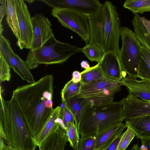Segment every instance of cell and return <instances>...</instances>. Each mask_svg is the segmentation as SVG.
Masks as SVG:
<instances>
[{
    "instance_id": "cell-7",
    "label": "cell",
    "mask_w": 150,
    "mask_h": 150,
    "mask_svg": "<svg viewBox=\"0 0 150 150\" xmlns=\"http://www.w3.org/2000/svg\"><path fill=\"white\" fill-rule=\"evenodd\" d=\"M51 15L58 20L63 26L77 33L87 44L91 36L87 16L74 10L69 8H52Z\"/></svg>"
},
{
    "instance_id": "cell-39",
    "label": "cell",
    "mask_w": 150,
    "mask_h": 150,
    "mask_svg": "<svg viewBox=\"0 0 150 150\" xmlns=\"http://www.w3.org/2000/svg\"><path fill=\"white\" fill-rule=\"evenodd\" d=\"M80 64L81 67L84 68L85 69H88L90 67L88 63L86 60L82 61Z\"/></svg>"
},
{
    "instance_id": "cell-34",
    "label": "cell",
    "mask_w": 150,
    "mask_h": 150,
    "mask_svg": "<svg viewBox=\"0 0 150 150\" xmlns=\"http://www.w3.org/2000/svg\"><path fill=\"white\" fill-rule=\"evenodd\" d=\"M7 0H0V28L3 29L1 22L4 16L7 13Z\"/></svg>"
},
{
    "instance_id": "cell-37",
    "label": "cell",
    "mask_w": 150,
    "mask_h": 150,
    "mask_svg": "<svg viewBox=\"0 0 150 150\" xmlns=\"http://www.w3.org/2000/svg\"><path fill=\"white\" fill-rule=\"evenodd\" d=\"M140 20L148 33L150 34V19H148L144 17L140 16Z\"/></svg>"
},
{
    "instance_id": "cell-23",
    "label": "cell",
    "mask_w": 150,
    "mask_h": 150,
    "mask_svg": "<svg viewBox=\"0 0 150 150\" xmlns=\"http://www.w3.org/2000/svg\"><path fill=\"white\" fill-rule=\"evenodd\" d=\"M139 14L134 15L132 21L135 36L141 44L145 45L150 50V34L146 30Z\"/></svg>"
},
{
    "instance_id": "cell-5",
    "label": "cell",
    "mask_w": 150,
    "mask_h": 150,
    "mask_svg": "<svg viewBox=\"0 0 150 150\" xmlns=\"http://www.w3.org/2000/svg\"><path fill=\"white\" fill-rule=\"evenodd\" d=\"M81 52V49L57 40L54 36L40 48L29 50L25 61L30 69L40 65L60 64L65 62L72 55Z\"/></svg>"
},
{
    "instance_id": "cell-3",
    "label": "cell",
    "mask_w": 150,
    "mask_h": 150,
    "mask_svg": "<svg viewBox=\"0 0 150 150\" xmlns=\"http://www.w3.org/2000/svg\"><path fill=\"white\" fill-rule=\"evenodd\" d=\"M0 137L17 150H35L37 147L13 99L4 98L0 93Z\"/></svg>"
},
{
    "instance_id": "cell-2",
    "label": "cell",
    "mask_w": 150,
    "mask_h": 150,
    "mask_svg": "<svg viewBox=\"0 0 150 150\" xmlns=\"http://www.w3.org/2000/svg\"><path fill=\"white\" fill-rule=\"evenodd\" d=\"M87 16L91 33L88 43L96 45L105 53L111 52L117 56L121 26L115 7L105 1L95 13Z\"/></svg>"
},
{
    "instance_id": "cell-20",
    "label": "cell",
    "mask_w": 150,
    "mask_h": 150,
    "mask_svg": "<svg viewBox=\"0 0 150 150\" xmlns=\"http://www.w3.org/2000/svg\"><path fill=\"white\" fill-rule=\"evenodd\" d=\"M67 142L65 131L60 127L45 141L39 150H65Z\"/></svg>"
},
{
    "instance_id": "cell-17",
    "label": "cell",
    "mask_w": 150,
    "mask_h": 150,
    "mask_svg": "<svg viewBox=\"0 0 150 150\" xmlns=\"http://www.w3.org/2000/svg\"><path fill=\"white\" fill-rule=\"evenodd\" d=\"M126 127L122 123L113 125L96 135L95 150H103L122 134Z\"/></svg>"
},
{
    "instance_id": "cell-41",
    "label": "cell",
    "mask_w": 150,
    "mask_h": 150,
    "mask_svg": "<svg viewBox=\"0 0 150 150\" xmlns=\"http://www.w3.org/2000/svg\"><path fill=\"white\" fill-rule=\"evenodd\" d=\"M129 150H139V147L137 144H134Z\"/></svg>"
},
{
    "instance_id": "cell-12",
    "label": "cell",
    "mask_w": 150,
    "mask_h": 150,
    "mask_svg": "<svg viewBox=\"0 0 150 150\" xmlns=\"http://www.w3.org/2000/svg\"><path fill=\"white\" fill-rule=\"evenodd\" d=\"M122 99L124 119L150 115V103L131 93Z\"/></svg>"
},
{
    "instance_id": "cell-29",
    "label": "cell",
    "mask_w": 150,
    "mask_h": 150,
    "mask_svg": "<svg viewBox=\"0 0 150 150\" xmlns=\"http://www.w3.org/2000/svg\"><path fill=\"white\" fill-rule=\"evenodd\" d=\"M65 132L70 146L73 150H78L79 142L77 140L75 123H69L67 126Z\"/></svg>"
},
{
    "instance_id": "cell-1",
    "label": "cell",
    "mask_w": 150,
    "mask_h": 150,
    "mask_svg": "<svg viewBox=\"0 0 150 150\" xmlns=\"http://www.w3.org/2000/svg\"><path fill=\"white\" fill-rule=\"evenodd\" d=\"M53 76L46 75L35 82L18 86L11 97L33 137L49 120L54 109Z\"/></svg>"
},
{
    "instance_id": "cell-27",
    "label": "cell",
    "mask_w": 150,
    "mask_h": 150,
    "mask_svg": "<svg viewBox=\"0 0 150 150\" xmlns=\"http://www.w3.org/2000/svg\"><path fill=\"white\" fill-rule=\"evenodd\" d=\"M81 85V82L74 83L71 79L64 85L61 91V94L62 102L79 95Z\"/></svg>"
},
{
    "instance_id": "cell-24",
    "label": "cell",
    "mask_w": 150,
    "mask_h": 150,
    "mask_svg": "<svg viewBox=\"0 0 150 150\" xmlns=\"http://www.w3.org/2000/svg\"><path fill=\"white\" fill-rule=\"evenodd\" d=\"M7 13L6 21L13 34L17 39L20 40V33L18 19L13 0H7Z\"/></svg>"
},
{
    "instance_id": "cell-22",
    "label": "cell",
    "mask_w": 150,
    "mask_h": 150,
    "mask_svg": "<svg viewBox=\"0 0 150 150\" xmlns=\"http://www.w3.org/2000/svg\"><path fill=\"white\" fill-rule=\"evenodd\" d=\"M142 45L137 78L150 81V50Z\"/></svg>"
},
{
    "instance_id": "cell-38",
    "label": "cell",
    "mask_w": 150,
    "mask_h": 150,
    "mask_svg": "<svg viewBox=\"0 0 150 150\" xmlns=\"http://www.w3.org/2000/svg\"><path fill=\"white\" fill-rule=\"evenodd\" d=\"M72 77L71 79L74 83L80 82L81 79V73L77 71H74L72 73Z\"/></svg>"
},
{
    "instance_id": "cell-30",
    "label": "cell",
    "mask_w": 150,
    "mask_h": 150,
    "mask_svg": "<svg viewBox=\"0 0 150 150\" xmlns=\"http://www.w3.org/2000/svg\"><path fill=\"white\" fill-rule=\"evenodd\" d=\"M11 67L0 51V83L4 81H9L11 78Z\"/></svg>"
},
{
    "instance_id": "cell-26",
    "label": "cell",
    "mask_w": 150,
    "mask_h": 150,
    "mask_svg": "<svg viewBox=\"0 0 150 150\" xmlns=\"http://www.w3.org/2000/svg\"><path fill=\"white\" fill-rule=\"evenodd\" d=\"M82 84H85L105 77L98 63L96 65L81 72Z\"/></svg>"
},
{
    "instance_id": "cell-14",
    "label": "cell",
    "mask_w": 150,
    "mask_h": 150,
    "mask_svg": "<svg viewBox=\"0 0 150 150\" xmlns=\"http://www.w3.org/2000/svg\"><path fill=\"white\" fill-rule=\"evenodd\" d=\"M122 86L119 85L93 92L80 93L77 96L87 98L89 103L93 105H104L113 102L114 95L121 90Z\"/></svg>"
},
{
    "instance_id": "cell-19",
    "label": "cell",
    "mask_w": 150,
    "mask_h": 150,
    "mask_svg": "<svg viewBox=\"0 0 150 150\" xmlns=\"http://www.w3.org/2000/svg\"><path fill=\"white\" fill-rule=\"evenodd\" d=\"M141 139L150 138V115L126 119L125 124Z\"/></svg>"
},
{
    "instance_id": "cell-28",
    "label": "cell",
    "mask_w": 150,
    "mask_h": 150,
    "mask_svg": "<svg viewBox=\"0 0 150 150\" xmlns=\"http://www.w3.org/2000/svg\"><path fill=\"white\" fill-rule=\"evenodd\" d=\"M83 53L89 60L99 63L102 59L105 53L96 45L88 43L81 48Z\"/></svg>"
},
{
    "instance_id": "cell-35",
    "label": "cell",
    "mask_w": 150,
    "mask_h": 150,
    "mask_svg": "<svg viewBox=\"0 0 150 150\" xmlns=\"http://www.w3.org/2000/svg\"><path fill=\"white\" fill-rule=\"evenodd\" d=\"M122 135V134L118 136L110 144L103 150H116Z\"/></svg>"
},
{
    "instance_id": "cell-32",
    "label": "cell",
    "mask_w": 150,
    "mask_h": 150,
    "mask_svg": "<svg viewBox=\"0 0 150 150\" xmlns=\"http://www.w3.org/2000/svg\"><path fill=\"white\" fill-rule=\"evenodd\" d=\"M96 135L81 137L79 139L78 150H95Z\"/></svg>"
},
{
    "instance_id": "cell-42",
    "label": "cell",
    "mask_w": 150,
    "mask_h": 150,
    "mask_svg": "<svg viewBox=\"0 0 150 150\" xmlns=\"http://www.w3.org/2000/svg\"><path fill=\"white\" fill-rule=\"evenodd\" d=\"M6 150H17L12 147L6 145Z\"/></svg>"
},
{
    "instance_id": "cell-21",
    "label": "cell",
    "mask_w": 150,
    "mask_h": 150,
    "mask_svg": "<svg viewBox=\"0 0 150 150\" xmlns=\"http://www.w3.org/2000/svg\"><path fill=\"white\" fill-rule=\"evenodd\" d=\"M119 85H123L122 81L113 80L104 77L85 84H81L80 94L93 92Z\"/></svg>"
},
{
    "instance_id": "cell-11",
    "label": "cell",
    "mask_w": 150,
    "mask_h": 150,
    "mask_svg": "<svg viewBox=\"0 0 150 150\" xmlns=\"http://www.w3.org/2000/svg\"><path fill=\"white\" fill-rule=\"evenodd\" d=\"M34 37L32 47L29 50L33 51L40 48L54 35L52 24L47 17L42 13H36L32 17Z\"/></svg>"
},
{
    "instance_id": "cell-4",
    "label": "cell",
    "mask_w": 150,
    "mask_h": 150,
    "mask_svg": "<svg viewBox=\"0 0 150 150\" xmlns=\"http://www.w3.org/2000/svg\"><path fill=\"white\" fill-rule=\"evenodd\" d=\"M123 100L104 105L88 103L82 115L79 125L81 137L97 135L115 125L122 123Z\"/></svg>"
},
{
    "instance_id": "cell-25",
    "label": "cell",
    "mask_w": 150,
    "mask_h": 150,
    "mask_svg": "<svg viewBox=\"0 0 150 150\" xmlns=\"http://www.w3.org/2000/svg\"><path fill=\"white\" fill-rule=\"evenodd\" d=\"M123 6L134 14L150 12V0H127Z\"/></svg>"
},
{
    "instance_id": "cell-31",
    "label": "cell",
    "mask_w": 150,
    "mask_h": 150,
    "mask_svg": "<svg viewBox=\"0 0 150 150\" xmlns=\"http://www.w3.org/2000/svg\"><path fill=\"white\" fill-rule=\"evenodd\" d=\"M126 131L122 133L116 150H125L135 136L133 130L129 127H127Z\"/></svg>"
},
{
    "instance_id": "cell-6",
    "label": "cell",
    "mask_w": 150,
    "mask_h": 150,
    "mask_svg": "<svg viewBox=\"0 0 150 150\" xmlns=\"http://www.w3.org/2000/svg\"><path fill=\"white\" fill-rule=\"evenodd\" d=\"M120 36L122 45L117 56L122 68L128 76L136 79L142 45L129 28L121 27Z\"/></svg>"
},
{
    "instance_id": "cell-8",
    "label": "cell",
    "mask_w": 150,
    "mask_h": 150,
    "mask_svg": "<svg viewBox=\"0 0 150 150\" xmlns=\"http://www.w3.org/2000/svg\"><path fill=\"white\" fill-rule=\"evenodd\" d=\"M17 15L20 33V40L16 44L21 50H30L33 40L34 33L32 17L28 7L22 0H13Z\"/></svg>"
},
{
    "instance_id": "cell-15",
    "label": "cell",
    "mask_w": 150,
    "mask_h": 150,
    "mask_svg": "<svg viewBox=\"0 0 150 150\" xmlns=\"http://www.w3.org/2000/svg\"><path fill=\"white\" fill-rule=\"evenodd\" d=\"M122 81L123 85L128 89L129 93L150 103V81L146 79L138 80L127 76Z\"/></svg>"
},
{
    "instance_id": "cell-16",
    "label": "cell",
    "mask_w": 150,
    "mask_h": 150,
    "mask_svg": "<svg viewBox=\"0 0 150 150\" xmlns=\"http://www.w3.org/2000/svg\"><path fill=\"white\" fill-rule=\"evenodd\" d=\"M65 102L66 108L74 118L77 140L79 142L80 120L83 112L89 103V100L86 98L77 96L67 99Z\"/></svg>"
},
{
    "instance_id": "cell-10",
    "label": "cell",
    "mask_w": 150,
    "mask_h": 150,
    "mask_svg": "<svg viewBox=\"0 0 150 150\" xmlns=\"http://www.w3.org/2000/svg\"><path fill=\"white\" fill-rule=\"evenodd\" d=\"M52 8H70L86 16L95 13L103 4L98 0H39Z\"/></svg>"
},
{
    "instance_id": "cell-40",
    "label": "cell",
    "mask_w": 150,
    "mask_h": 150,
    "mask_svg": "<svg viewBox=\"0 0 150 150\" xmlns=\"http://www.w3.org/2000/svg\"><path fill=\"white\" fill-rule=\"evenodd\" d=\"M0 150H6V144L4 141L0 137Z\"/></svg>"
},
{
    "instance_id": "cell-9",
    "label": "cell",
    "mask_w": 150,
    "mask_h": 150,
    "mask_svg": "<svg viewBox=\"0 0 150 150\" xmlns=\"http://www.w3.org/2000/svg\"><path fill=\"white\" fill-rule=\"evenodd\" d=\"M0 51L11 68L22 79L29 83L35 82L25 61L14 53L9 41L2 35H0Z\"/></svg>"
},
{
    "instance_id": "cell-43",
    "label": "cell",
    "mask_w": 150,
    "mask_h": 150,
    "mask_svg": "<svg viewBox=\"0 0 150 150\" xmlns=\"http://www.w3.org/2000/svg\"><path fill=\"white\" fill-rule=\"evenodd\" d=\"M35 0H26V1L28 2L29 3H32Z\"/></svg>"
},
{
    "instance_id": "cell-33",
    "label": "cell",
    "mask_w": 150,
    "mask_h": 150,
    "mask_svg": "<svg viewBox=\"0 0 150 150\" xmlns=\"http://www.w3.org/2000/svg\"><path fill=\"white\" fill-rule=\"evenodd\" d=\"M59 117L62 120L66 127L69 123H75V120L72 114L66 108V105L64 108L61 109Z\"/></svg>"
},
{
    "instance_id": "cell-13",
    "label": "cell",
    "mask_w": 150,
    "mask_h": 150,
    "mask_svg": "<svg viewBox=\"0 0 150 150\" xmlns=\"http://www.w3.org/2000/svg\"><path fill=\"white\" fill-rule=\"evenodd\" d=\"M98 63L105 77L117 81L125 77L126 73L123 71L117 56L113 52L105 53Z\"/></svg>"
},
{
    "instance_id": "cell-18",
    "label": "cell",
    "mask_w": 150,
    "mask_h": 150,
    "mask_svg": "<svg viewBox=\"0 0 150 150\" xmlns=\"http://www.w3.org/2000/svg\"><path fill=\"white\" fill-rule=\"evenodd\" d=\"M61 110V107L59 106L54 108L46 124L38 134L33 137L35 144L39 148L52 133L60 127L56 119L59 117Z\"/></svg>"
},
{
    "instance_id": "cell-36",
    "label": "cell",
    "mask_w": 150,
    "mask_h": 150,
    "mask_svg": "<svg viewBox=\"0 0 150 150\" xmlns=\"http://www.w3.org/2000/svg\"><path fill=\"white\" fill-rule=\"evenodd\" d=\"M141 145L139 150H150V138L141 139Z\"/></svg>"
}]
</instances>
